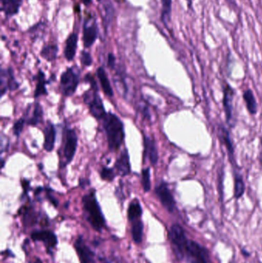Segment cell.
I'll return each mask as SVG.
<instances>
[{
	"mask_svg": "<svg viewBox=\"0 0 262 263\" xmlns=\"http://www.w3.org/2000/svg\"><path fill=\"white\" fill-rule=\"evenodd\" d=\"M37 85L36 89L35 91V98L39 97L41 95H46L48 93L46 89V81L45 79L44 72L42 71H38L37 75Z\"/></svg>",
	"mask_w": 262,
	"mask_h": 263,
	"instance_id": "obj_25",
	"label": "cell"
},
{
	"mask_svg": "<svg viewBox=\"0 0 262 263\" xmlns=\"http://www.w3.org/2000/svg\"><path fill=\"white\" fill-rule=\"evenodd\" d=\"M144 145L146 156H149L151 163L155 165L158 162V153L155 140L149 136H145Z\"/></svg>",
	"mask_w": 262,
	"mask_h": 263,
	"instance_id": "obj_14",
	"label": "cell"
},
{
	"mask_svg": "<svg viewBox=\"0 0 262 263\" xmlns=\"http://www.w3.org/2000/svg\"><path fill=\"white\" fill-rule=\"evenodd\" d=\"M155 193L165 209L169 213H173L176 203L167 184L162 182L159 185H157L155 188Z\"/></svg>",
	"mask_w": 262,
	"mask_h": 263,
	"instance_id": "obj_8",
	"label": "cell"
},
{
	"mask_svg": "<svg viewBox=\"0 0 262 263\" xmlns=\"http://www.w3.org/2000/svg\"><path fill=\"white\" fill-rule=\"evenodd\" d=\"M77 43H78V35L75 32L71 34L66 40V47H65V57L68 61H72L75 55L77 49Z\"/></svg>",
	"mask_w": 262,
	"mask_h": 263,
	"instance_id": "obj_15",
	"label": "cell"
},
{
	"mask_svg": "<svg viewBox=\"0 0 262 263\" xmlns=\"http://www.w3.org/2000/svg\"><path fill=\"white\" fill-rule=\"evenodd\" d=\"M143 114L145 118L148 119V120L150 119V114H149V108H148L147 106H145V107L143 108Z\"/></svg>",
	"mask_w": 262,
	"mask_h": 263,
	"instance_id": "obj_36",
	"label": "cell"
},
{
	"mask_svg": "<svg viewBox=\"0 0 262 263\" xmlns=\"http://www.w3.org/2000/svg\"><path fill=\"white\" fill-rule=\"evenodd\" d=\"M79 184L80 185H81L83 188H85V187L86 186V185H89L90 184V182H89V181L88 180V179H81L79 180Z\"/></svg>",
	"mask_w": 262,
	"mask_h": 263,
	"instance_id": "obj_37",
	"label": "cell"
},
{
	"mask_svg": "<svg viewBox=\"0 0 262 263\" xmlns=\"http://www.w3.org/2000/svg\"><path fill=\"white\" fill-rule=\"evenodd\" d=\"M22 185H23V190H24V194H27L28 191L30 190V182L25 179L22 182Z\"/></svg>",
	"mask_w": 262,
	"mask_h": 263,
	"instance_id": "obj_35",
	"label": "cell"
},
{
	"mask_svg": "<svg viewBox=\"0 0 262 263\" xmlns=\"http://www.w3.org/2000/svg\"><path fill=\"white\" fill-rule=\"evenodd\" d=\"M246 192V184L243 176L239 173H235V182H234V196L235 199H239L243 197Z\"/></svg>",
	"mask_w": 262,
	"mask_h": 263,
	"instance_id": "obj_22",
	"label": "cell"
},
{
	"mask_svg": "<svg viewBox=\"0 0 262 263\" xmlns=\"http://www.w3.org/2000/svg\"><path fill=\"white\" fill-rule=\"evenodd\" d=\"M163 10H162V20L165 24H168L171 20L172 13V0H162Z\"/></svg>",
	"mask_w": 262,
	"mask_h": 263,
	"instance_id": "obj_27",
	"label": "cell"
},
{
	"mask_svg": "<svg viewBox=\"0 0 262 263\" xmlns=\"http://www.w3.org/2000/svg\"><path fill=\"white\" fill-rule=\"evenodd\" d=\"M31 237L34 241L43 242L49 249L55 248L58 243L56 236L49 230H36L32 232Z\"/></svg>",
	"mask_w": 262,
	"mask_h": 263,
	"instance_id": "obj_11",
	"label": "cell"
},
{
	"mask_svg": "<svg viewBox=\"0 0 262 263\" xmlns=\"http://www.w3.org/2000/svg\"><path fill=\"white\" fill-rule=\"evenodd\" d=\"M81 62L84 66H89L92 63V58L89 52L83 51L81 55Z\"/></svg>",
	"mask_w": 262,
	"mask_h": 263,
	"instance_id": "obj_33",
	"label": "cell"
},
{
	"mask_svg": "<svg viewBox=\"0 0 262 263\" xmlns=\"http://www.w3.org/2000/svg\"><path fill=\"white\" fill-rule=\"evenodd\" d=\"M97 75H98V80L101 83L103 91L108 97H113V90H112V86L109 83V79H108L107 74L103 67L98 68L97 70Z\"/></svg>",
	"mask_w": 262,
	"mask_h": 263,
	"instance_id": "obj_20",
	"label": "cell"
},
{
	"mask_svg": "<svg viewBox=\"0 0 262 263\" xmlns=\"http://www.w3.org/2000/svg\"><path fill=\"white\" fill-rule=\"evenodd\" d=\"M81 263H96L95 254L86 243L83 238L79 237L74 244Z\"/></svg>",
	"mask_w": 262,
	"mask_h": 263,
	"instance_id": "obj_10",
	"label": "cell"
},
{
	"mask_svg": "<svg viewBox=\"0 0 262 263\" xmlns=\"http://www.w3.org/2000/svg\"><path fill=\"white\" fill-rule=\"evenodd\" d=\"M115 168H116L117 173L120 176H126L130 173L131 165L130 162H129V155L126 148L117 159L116 162H115Z\"/></svg>",
	"mask_w": 262,
	"mask_h": 263,
	"instance_id": "obj_13",
	"label": "cell"
},
{
	"mask_svg": "<svg viewBox=\"0 0 262 263\" xmlns=\"http://www.w3.org/2000/svg\"><path fill=\"white\" fill-rule=\"evenodd\" d=\"M98 91L91 88L90 90L85 93V103L89 106L91 114L94 117L98 120H103L106 116V109L104 105L99 96L98 95Z\"/></svg>",
	"mask_w": 262,
	"mask_h": 263,
	"instance_id": "obj_5",
	"label": "cell"
},
{
	"mask_svg": "<svg viewBox=\"0 0 262 263\" xmlns=\"http://www.w3.org/2000/svg\"><path fill=\"white\" fill-rule=\"evenodd\" d=\"M184 259L189 263H209V252L198 242L189 240L185 250Z\"/></svg>",
	"mask_w": 262,
	"mask_h": 263,
	"instance_id": "obj_4",
	"label": "cell"
},
{
	"mask_svg": "<svg viewBox=\"0 0 262 263\" xmlns=\"http://www.w3.org/2000/svg\"><path fill=\"white\" fill-rule=\"evenodd\" d=\"M219 137L220 139H221V142L226 145L231 159H233V143H232V139H231L230 133H229V132L228 131L224 126H221L219 127Z\"/></svg>",
	"mask_w": 262,
	"mask_h": 263,
	"instance_id": "obj_21",
	"label": "cell"
},
{
	"mask_svg": "<svg viewBox=\"0 0 262 263\" xmlns=\"http://www.w3.org/2000/svg\"><path fill=\"white\" fill-rule=\"evenodd\" d=\"M103 7H104L106 15H105V23L106 26H109L112 22L114 15V8L110 0H102Z\"/></svg>",
	"mask_w": 262,
	"mask_h": 263,
	"instance_id": "obj_28",
	"label": "cell"
},
{
	"mask_svg": "<svg viewBox=\"0 0 262 263\" xmlns=\"http://www.w3.org/2000/svg\"><path fill=\"white\" fill-rule=\"evenodd\" d=\"M142 184H143L144 191L149 192L151 190V176L150 168H145L142 173Z\"/></svg>",
	"mask_w": 262,
	"mask_h": 263,
	"instance_id": "obj_29",
	"label": "cell"
},
{
	"mask_svg": "<svg viewBox=\"0 0 262 263\" xmlns=\"http://www.w3.org/2000/svg\"><path fill=\"white\" fill-rule=\"evenodd\" d=\"M143 209L138 199H135L131 202L128 209V218L130 222H135L141 217Z\"/></svg>",
	"mask_w": 262,
	"mask_h": 263,
	"instance_id": "obj_19",
	"label": "cell"
},
{
	"mask_svg": "<svg viewBox=\"0 0 262 263\" xmlns=\"http://www.w3.org/2000/svg\"><path fill=\"white\" fill-rule=\"evenodd\" d=\"M98 36V28L95 23H85L84 29H83V43L85 47L89 48L93 45Z\"/></svg>",
	"mask_w": 262,
	"mask_h": 263,
	"instance_id": "obj_12",
	"label": "cell"
},
{
	"mask_svg": "<svg viewBox=\"0 0 262 263\" xmlns=\"http://www.w3.org/2000/svg\"><path fill=\"white\" fill-rule=\"evenodd\" d=\"M43 110L42 106L38 103L34 106L32 116L27 120V123L31 126H36L38 123H41L43 120Z\"/></svg>",
	"mask_w": 262,
	"mask_h": 263,
	"instance_id": "obj_24",
	"label": "cell"
},
{
	"mask_svg": "<svg viewBox=\"0 0 262 263\" xmlns=\"http://www.w3.org/2000/svg\"><path fill=\"white\" fill-rule=\"evenodd\" d=\"M234 97H235V90L233 88L227 83H225L223 87V103L225 114H226V122L229 125H231L233 120Z\"/></svg>",
	"mask_w": 262,
	"mask_h": 263,
	"instance_id": "obj_9",
	"label": "cell"
},
{
	"mask_svg": "<svg viewBox=\"0 0 262 263\" xmlns=\"http://www.w3.org/2000/svg\"><path fill=\"white\" fill-rule=\"evenodd\" d=\"M25 122L26 120L24 119H20L13 126V133L16 136H19L23 131V127H24Z\"/></svg>",
	"mask_w": 262,
	"mask_h": 263,
	"instance_id": "obj_32",
	"label": "cell"
},
{
	"mask_svg": "<svg viewBox=\"0 0 262 263\" xmlns=\"http://www.w3.org/2000/svg\"><path fill=\"white\" fill-rule=\"evenodd\" d=\"M243 254L245 256H246V257L250 256V253H248V251H246V250H243Z\"/></svg>",
	"mask_w": 262,
	"mask_h": 263,
	"instance_id": "obj_38",
	"label": "cell"
},
{
	"mask_svg": "<svg viewBox=\"0 0 262 263\" xmlns=\"http://www.w3.org/2000/svg\"><path fill=\"white\" fill-rule=\"evenodd\" d=\"M83 205L88 222L94 230L102 231L106 225V220L94 190L84 196L83 198Z\"/></svg>",
	"mask_w": 262,
	"mask_h": 263,
	"instance_id": "obj_2",
	"label": "cell"
},
{
	"mask_svg": "<svg viewBox=\"0 0 262 263\" xmlns=\"http://www.w3.org/2000/svg\"><path fill=\"white\" fill-rule=\"evenodd\" d=\"M83 3H84V4L86 5V6H89V5L92 3V0H83Z\"/></svg>",
	"mask_w": 262,
	"mask_h": 263,
	"instance_id": "obj_39",
	"label": "cell"
},
{
	"mask_svg": "<svg viewBox=\"0 0 262 263\" xmlns=\"http://www.w3.org/2000/svg\"><path fill=\"white\" fill-rule=\"evenodd\" d=\"M58 46L56 45H48L42 49L41 55L47 61H53L56 59Z\"/></svg>",
	"mask_w": 262,
	"mask_h": 263,
	"instance_id": "obj_26",
	"label": "cell"
},
{
	"mask_svg": "<svg viewBox=\"0 0 262 263\" xmlns=\"http://www.w3.org/2000/svg\"><path fill=\"white\" fill-rule=\"evenodd\" d=\"M100 176L103 180L108 181V182H112L115 177V172L113 168H107L104 167L100 172Z\"/></svg>",
	"mask_w": 262,
	"mask_h": 263,
	"instance_id": "obj_31",
	"label": "cell"
},
{
	"mask_svg": "<svg viewBox=\"0 0 262 263\" xmlns=\"http://www.w3.org/2000/svg\"><path fill=\"white\" fill-rule=\"evenodd\" d=\"M115 58L112 54H109V57H108V66L109 67L113 69L115 67Z\"/></svg>",
	"mask_w": 262,
	"mask_h": 263,
	"instance_id": "obj_34",
	"label": "cell"
},
{
	"mask_svg": "<svg viewBox=\"0 0 262 263\" xmlns=\"http://www.w3.org/2000/svg\"><path fill=\"white\" fill-rule=\"evenodd\" d=\"M103 121L109 149L112 152L116 151L124 141L125 132L123 122L112 112L106 114Z\"/></svg>",
	"mask_w": 262,
	"mask_h": 263,
	"instance_id": "obj_1",
	"label": "cell"
},
{
	"mask_svg": "<svg viewBox=\"0 0 262 263\" xmlns=\"http://www.w3.org/2000/svg\"><path fill=\"white\" fill-rule=\"evenodd\" d=\"M78 137L74 129H68L66 131V136L64 139V148L63 154L65 157V165L72 162L76 151Z\"/></svg>",
	"mask_w": 262,
	"mask_h": 263,
	"instance_id": "obj_7",
	"label": "cell"
},
{
	"mask_svg": "<svg viewBox=\"0 0 262 263\" xmlns=\"http://www.w3.org/2000/svg\"><path fill=\"white\" fill-rule=\"evenodd\" d=\"M169 236L175 254L179 259H184L185 250L189 239L186 237V233L183 227L178 224H174L171 227Z\"/></svg>",
	"mask_w": 262,
	"mask_h": 263,
	"instance_id": "obj_3",
	"label": "cell"
},
{
	"mask_svg": "<svg viewBox=\"0 0 262 263\" xmlns=\"http://www.w3.org/2000/svg\"><path fill=\"white\" fill-rule=\"evenodd\" d=\"M6 72H7V83H6V85H7L8 89L11 91L15 90L19 86V84L15 80L13 70L11 68H9Z\"/></svg>",
	"mask_w": 262,
	"mask_h": 263,
	"instance_id": "obj_30",
	"label": "cell"
},
{
	"mask_svg": "<svg viewBox=\"0 0 262 263\" xmlns=\"http://www.w3.org/2000/svg\"><path fill=\"white\" fill-rule=\"evenodd\" d=\"M243 100L246 103V108L251 115H256L258 112V103L252 89H248L243 92Z\"/></svg>",
	"mask_w": 262,
	"mask_h": 263,
	"instance_id": "obj_16",
	"label": "cell"
},
{
	"mask_svg": "<svg viewBox=\"0 0 262 263\" xmlns=\"http://www.w3.org/2000/svg\"><path fill=\"white\" fill-rule=\"evenodd\" d=\"M143 230H144V226L141 220L138 219L133 222L132 227V236L135 243L140 244L143 242Z\"/></svg>",
	"mask_w": 262,
	"mask_h": 263,
	"instance_id": "obj_23",
	"label": "cell"
},
{
	"mask_svg": "<svg viewBox=\"0 0 262 263\" xmlns=\"http://www.w3.org/2000/svg\"><path fill=\"white\" fill-rule=\"evenodd\" d=\"M3 166H4V160L2 159V168H3Z\"/></svg>",
	"mask_w": 262,
	"mask_h": 263,
	"instance_id": "obj_40",
	"label": "cell"
},
{
	"mask_svg": "<svg viewBox=\"0 0 262 263\" xmlns=\"http://www.w3.org/2000/svg\"><path fill=\"white\" fill-rule=\"evenodd\" d=\"M78 83H79V77L74 68L66 69V71H65L61 76V87L63 93L66 97H71L73 95L76 91Z\"/></svg>",
	"mask_w": 262,
	"mask_h": 263,
	"instance_id": "obj_6",
	"label": "cell"
},
{
	"mask_svg": "<svg viewBox=\"0 0 262 263\" xmlns=\"http://www.w3.org/2000/svg\"><path fill=\"white\" fill-rule=\"evenodd\" d=\"M44 148L46 151H52L55 142V129L53 124L48 123L44 129Z\"/></svg>",
	"mask_w": 262,
	"mask_h": 263,
	"instance_id": "obj_18",
	"label": "cell"
},
{
	"mask_svg": "<svg viewBox=\"0 0 262 263\" xmlns=\"http://www.w3.org/2000/svg\"><path fill=\"white\" fill-rule=\"evenodd\" d=\"M2 10L6 16L11 17L18 13L21 6L22 0H1Z\"/></svg>",
	"mask_w": 262,
	"mask_h": 263,
	"instance_id": "obj_17",
	"label": "cell"
}]
</instances>
